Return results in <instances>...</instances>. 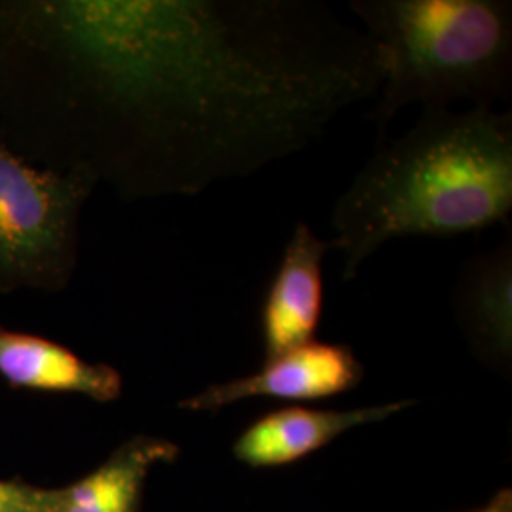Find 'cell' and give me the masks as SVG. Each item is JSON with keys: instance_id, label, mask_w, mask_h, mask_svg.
<instances>
[{"instance_id": "cell-9", "label": "cell", "mask_w": 512, "mask_h": 512, "mask_svg": "<svg viewBox=\"0 0 512 512\" xmlns=\"http://www.w3.org/2000/svg\"><path fill=\"white\" fill-rule=\"evenodd\" d=\"M177 456L175 442L137 435L90 475L54 488L50 512H139L148 473L160 463H173Z\"/></svg>"}, {"instance_id": "cell-4", "label": "cell", "mask_w": 512, "mask_h": 512, "mask_svg": "<svg viewBox=\"0 0 512 512\" xmlns=\"http://www.w3.org/2000/svg\"><path fill=\"white\" fill-rule=\"evenodd\" d=\"M363 378L365 366L349 346L311 340L266 359L264 366L249 376L209 385L181 401L179 408L190 412H219L255 397L296 403L321 401L348 393Z\"/></svg>"}, {"instance_id": "cell-10", "label": "cell", "mask_w": 512, "mask_h": 512, "mask_svg": "<svg viewBox=\"0 0 512 512\" xmlns=\"http://www.w3.org/2000/svg\"><path fill=\"white\" fill-rule=\"evenodd\" d=\"M54 488H38L21 478L0 480V512H50Z\"/></svg>"}, {"instance_id": "cell-8", "label": "cell", "mask_w": 512, "mask_h": 512, "mask_svg": "<svg viewBox=\"0 0 512 512\" xmlns=\"http://www.w3.org/2000/svg\"><path fill=\"white\" fill-rule=\"evenodd\" d=\"M0 378L14 389L82 395L114 403L124 391L114 366L90 363L54 340L0 327Z\"/></svg>"}, {"instance_id": "cell-3", "label": "cell", "mask_w": 512, "mask_h": 512, "mask_svg": "<svg viewBox=\"0 0 512 512\" xmlns=\"http://www.w3.org/2000/svg\"><path fill=\"white\" fill-rule=\"evenodd\" d=\"M97 183L21 158L0 135V294L61 293L80 255V215Z\"/></svg>"}, {"instance_id": "cell-2", "label": "cell", "mask_w": 512, "mask_h": 512, "mask_svg": "<svg viewBox=\"0 0 512 512\" xmlns=\"http://www.w3.org/2000/svg\"><path fill=\"white\" fill-rule=\"evenodd\" d=\"M382 55V86L370 120L385 137L408 105L492 107L512 93L509 0H351Z\"/></svg>"}, {"instance_id": "cell-1", "label": "cell", "mask_w": 512, "mask_h": 512, "mask_svg": "<svg viewBox=\"0 0 512 512\" xmlns=\"http://www.w3.org/2000/svg\"><path fill=\"white\" fill-rule=\"evenodd\" d=\"M512 114L492 107L421 109L380 145L332 211L342 279L353 281L387 241L458 238L509 224Z\"/></svg>"}, {"instance_id": "cell-5", "label": "cell", "mask_w": 512, "mask_h": 512, "mask_svg": "<svg viewBox=\"0 0 512 512\" xmlns=\"http://www.w3.org/2000/svg\"><path fill=\"white\" fill-rule=\"evenodd\" d=\"M332 251L334 239L319 238L308 222L294 226L258 311L266 359L315 340L325 308V258Z\"/></svg>"}, {"instance_id": "cell-6", "label": "cell", "mask_w": 512, "mask_h": 512, "mask_svg": "<svg viewBox=\"0 0 512 512\" xmlns=\"http://www.w3.org/2000/svg\"><path fill=\"white\" fill-rule=\"evenodd\" d=\"M414 401L376 404L355 410H329L310 406L275 408L243 429L232 452L253 469H274L296 463L329 446L355 427L378 423L399 414Z\"/></svg>"}, {"instance_id": "cell-7", "label": "cell", "mask_w": 512, "mask_h": 512, "mask_svg": "<svg viewBox=\"0 0 512 512\" xmlns=\"http://www.w3.org/2000/svg\"><path fill=\"white\" fill-rule=\"evenodd\" d=\"M459 325L476 353L509 368L512 353V230L488 251L469 256L452 294Z\"/></svg>"}, {"instance_id": "cell-11", "label": "cell", "mask_w": 512, "mask_h": 512, "mask_svg": "<svg viewBox=\"0 0 512 512\" xmlns=\"http://www.w3.org/2000/svg\"><path fill=\"white\" fill-rule=\"evenodd\" d=\"M475 512H512L511 490H501L484 509Z\"/></svg>"}]
</instances>
